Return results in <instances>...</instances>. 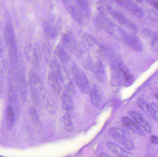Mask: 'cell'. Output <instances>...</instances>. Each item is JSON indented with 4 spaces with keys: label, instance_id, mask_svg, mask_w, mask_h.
Here are the masks:
<instances>
[{
    "label": "cell",
    "instance_id": "6da1fadb",
    "mask_svg": "<svg viewBox=\"0 0 158 157\" xmlns=\"http://www.w3.org/2000/svg\"><path fill=\"white\" fill-rule=\"evenodd\" d=\"M4 39L6 45L9 55L13 61H15L17 57V45L14 29L11 24L5 27Z\"/></svg>",
    "mask_w": 158,
    "mask_h": 157
},
{
    "label": "cell",
    "instance_id": "7a4b0ae2",
    "mask_svg": "<svg viewBox=\"0 0 158 157\" xmlns=\"http://www.w3.org/2000/svg\"><path fill=\"white\" fill-rule=\"evenodd\" d=\"M72 71L75 82L81 92L83 94L89 93L90 90L89 83L83 71L76 65L72 67Z\"/></svg>",
    "mask_w": 158,
    "mask_h": 157
},
{
    "label": "cell",
    "instance_id": "3957f363",
    "mask_svg": "<svg viewBox=\"0 0 158 157\" xmlns=\"http://www.w3.org/2000/svg\"><path fill=\"white\" fill-rule=\"evenodd\" d=\"M65 6L73 18L80 24L83 22L84 17L82 10L72 0H63Z\"/></svg>",
    "mask_w": 158,
    "mask_h": 157
},
{
    "label": "cell",
    "instance_id": "277c9868",
    "mask_svg": "<svg viewBox=\"0 0 158 157\" xmlns=\"http://www.w3.org/2000/svg\"><path fill=\"white\" fill-rule=\"evenodd\" d=\"M91 102L96 108H100L105 102V96L103 90L97 85L93 86L90 91Z\"/></svg>",
    "mask_w": 158,
    "mask_h": 157
},
{
    "label": "cell",
    "instance_id": "5b68a950",
    "mask_svg": "<svg viewBox=\"0 0 158 157\" xmlns=\"http://www.w3.org/2000/svg\"><path fill=\"white\" fill-rule=\"evenodd\" d=\"M123 40L131 49L135 51L141 52L143 49V44L138 37L134 34H128L124 31Z\"/></svg>",
    "mask_w": 158,
    "mask_h": 157
},
{
    "label": "cell",
    "instance_id": "8992f818",
    "mask_svg": "<svg viewBox=\"0 0 158 157\" xmlns=\"http://www.w3.org/2000/svg\"><path fill=\"white\" fill-rule=\"evenodd\" d=\"M108 10L110 15L119 23H120L121 25L127 27V28L131 29L132 30L136 31L137 28H136V26L131 20H129L124 15L118 11L112 9L110 7H108Z\"/></svg>",
    "mask_w": 158,
    "mask_h": 157
},
{
    "label": "cell",
    "instance_id": "52a82bcc",
    "mask_svg": "<svg viewBox=\"0 0 158 157\" xmlns=\"http://www.w3.org/2000/svg\"><path fill=\"white\" fill-rule=\"evenodd\" d=\"M122 5L137 18H142L144 14L142 9L132 0H122Z\"/></svg>",
    "mask_w": 158,
    "mask_h": 157
},
{
    "label": "cell",
    "instance_id": "ba28073f",
    "mask_svg": "<svg viewBox=\"0 0 158 157\" xmlns=\"http://www.w3.org/2000/svg\"><path fill=\"white\" fill-rule=\"evenodd\" d=\"M95 77L100 83H104L106 79V72L102 62L99 60L92 64V68Z\"/></svg>",
    "mask_w": 158,
    "mask_h": 157
},
{
    "label": "cell",
    "instance_id": "9c48e42d",
    "mask_svg": "<svg viewBox=\"0 0 158 157\" xmlns=\"http://www.w3.org/2000/svg\"><path fill=\"white\" fill-rule=\"evenodd\" d=\"M117 70L124 78V84L126 86L131 85L134 83V78L130 74L129 70L122 63L119 64L117 66Z\"/></svg>",
    "mask_w": 158,
    "mask_h": 157
},
{
    "label": "cell",
    "instance_id": "30bf717a",
    "mask_svg": "<svg viewBox=\"0 0 158 157\" xmlns=\"http://www.w3.org/2000/svg\"><path fill=\"white\" fill-rule=\"evenodd\" d=\"M48 81L55 95L59 96L61 91V82L59 78L52 72H51L48 75Z\"/></svg>",
    "mask_w": 158,
    "mask_h": 157
},
{
    "label": "cell",
    "instance_id": "8fae6325",
    "mask_svg": "<svg viewBox=\"0 0 158 157\" xmlns=\"http://www.w3.org/2000/svg\"><path fill=\"white\" fill-rule=\"evenodd\" d=\"M31 82L33 88V95L36 97L38 98V94H42L43 92L44 87L43 86L42 83L40 79L36 74L32 73L31 76Z\"/></svg>",
    "mask_w": 158,
    "mask_h": 157
},
{
    "label": "cell",
    "instance_id": "7c38bea8",
    "mask_svg": "<svg viewBox=\"0 0 158 157\" xmlns=\"http://www.w3.org/2000/svg\"><path fill=\"white\" fill-rule=\"evenodd\" d=\"M61 100L63 108L68 112H72L74 110V102L71 95L67 92H64L61 96Z\"/></svg>",
    "mask_w": 158,
    "mask_h": 157
},
{
    "label": "cell",
    "instance_id": "4fadbf2b",
    "mask_svg": "<svg viewBox=\"0 0 158 157\" xmlns=\"http://www.w3.org/2000/svg\"><path fill=\"white\" fill-rule=\"evenodd\" d=\"M121 121L123 124L129 130H131L136 134L143 135V132L140 129L138 124L133 121L131 119L127 117H123L121 118Z\"/></svg>",
    "mask_w": 158,
    "mask_h": 157
},
{
    "label": "cell",
    "instance_id": "5bb4252c",
    "mask_svg": "<svg viewBox=\"0 0 158 157\" xmlns=\"http://www.w3.org/2000/svg\"><path fill=\"white\" fill-rule=\"evenodd\" d=\"M107 147L110 150L113 152L114 154L119 157H132L133 156L131 153L126 151L124 149L119 146L116 143L112 142H108L107 143Z\"/></svg>",
    "mask_w": 158,
    "mask_h": 157
},
{
    "label": "cell",
    "instance_id": "9a60e30c",
    "mask_svg": "<svg viewBox=\"0 0 158 157\" xmlns=\"http://www.w3.org/2000/svg\"><path fill=\"white\" fill-rule=\"evenodd\" d=\"M109 134L114 140L120 143L122 145L125 143L128 139L125 135V133L123 130L117 127L111 128L109 131Z\"/></svg>",
    "mask_w": 158,
    "mask_h": 157
},
{
    "label": "cell",
    "instance_id": "2e32d148",
    "mask_svg": "<svg viewBox=\"0 0 158 157\" xmlns=\"http://www.w3.org/2000/svg\"><path fill=\"white\" fill-rule=\"evenodd\" d=\"M144 36L150 43L152 49H158V36L155 32L149 29H146L143 31Z\"/></svg>",
    "mask_w": 158,
    "mask_h": 157
},
{
    "label": "cell",
    "instance_id": "e0dca14e",
    "mask_svg": "<svg viewBox=\"0 0 158 157\" xmlns=\"http://www.w3.org/2000/svg\"><path fill=\"white\" fill-rule=\"evenodd\" d=\"M129 114L133 118L137 124L144 128L145 130L147 132H151L152 130H151V127L149 126V124L143 119V118L137 112L131 110L129 112Z\"/></svg>",
    "mask_w": 158,
    "mask_h": 157
},
{
    "label": "cell",
    "instance_id": "ac0fdd59",
    "mask_svg": "<svg viewBox=\"0 0 158 157\" xmlns=\"http://www.w3.org/2000/svg\"><path fill=\"white\" fill-rule=\"evenodd\" d=\"M62 42L66 48L72 51L76 47V41L74 37L70 33H66L62 37Z\"/></svg>",
    "mask_w": 158,
    "mask_h": 157
},
{
    "label": "cell",
    "instance_id": "d6986e66",
    "mask_svg": "<svg viewBox=\"0 0 158 157\" xmlns=\"http://www.w3.org/2000/svg\"><path fill=\"white\" fill-rule=\"evenodd\" d=\"M26 56L29 60L33 63H36L38 61V56L36 49L31 45L26 47L25 49Z\"/></svg>",
    "mask_w": 158,
    "mask_h": 157
},
{
    "label": "cell",
    "instance_id": "ffe728a7",
    "mask_svg": "<svg viewBox=\"0 0 158 157\" xmlns=\"http://www.w3.org/2000/svg\"><path fill=\"white\" fill-rule=\"evenodd\" d=\"M56 53L57 57L62 63L64 64L68 62L70 58L69 55L64 49V48L60 46H58L56 48Z\"/></svg>",
    "mask_w": 158,
    "mask_h": 157
},
{
    "label": "cell",
    "instance_id": "44dd1931",
    "mask_svg": "<svg viewBox=\"0 0 158 157\" xmlns=\"http://www.w3.org/2000/svg\"><path fill=\"white\" fill-rule=\"evenodd\" d=\"M44 28L47 36L52 38H55L57 34L56 28L49 22H45L44 25Z\"/></svg>",
    "mask_w": 158,
    "mask_h": 157
},
{
    "label": "cell",
    "instance_id": "7402d4cb",
    "mask_svg": "<svg viewBox=\"0 0 158 157\" xmlns=\"http://www.w3.org/2000/svg\"><path fill=\"white\" fill-rule=\"evenodd\" d=\"M63 122L65 128L67 131L71 132L73 131V124L71 117L69 113H67L63 117Z\"/></svg>",
    "mask_w": 158,
    "mask_h": 157
},
{
    "label": "cell",
    "instance_id": "603a6c76",
    "mask_svg": "<svg viewBox=\"0 0 158 157\" xmlns=\"http://www.w3.org/2000/svg\"><path fill=\"white\" fill-rule=\"evenodd\" d=\"M78 5L82 11H83L86 14H90V6L87 0H75Z\"/></svg>",
    "mask_w": 158,
    "mask_h": 157
},
{
    "label": "cell",
    "instance_id": "cb8c5ba5",
    "mask_svg": "<svg viewBox=\"0 0 158 157\" xmlns=\"http://www.w3.org/2000/svg\"><path fill=\"white\" fill-rule=\"evenodd\" d=\"M6 118L7 122L9 127H12L15 123V114L12 107L9 106L6 109Z\"/></svg>",
    "mask_w": 158,
    "mask_h": 157
},
{
    "label": "cell",
    "instance_id": "d4e9b609",
    "mask_svg": "<svg viewBox=\"0 0 158 157\" xmlns=\"http://www.w3.org/2000/svg\"><path fill=\"white\" fill-rule=\"evenodd\" d=\"M30 115L31 116L32 120L35 123H39L40 122L39 115H38L37 111H36V109H35L34 107H31L30 109Z\"/></svg>",
    "mask_w": 158,
    "mask_h": 157
},
{
    "label": "cell",
    "instance_id": "484cf974",
    "mask_svg": "<svg viewBox=\"0 0 158 157\" xmlns=\"http://www.w3.org/2000/svg\"><path fill=\"white\" fill-rule=\"evenodd\" d=\"M138 105L141 108L145 111H148L149 109V105L147 102L143 99H140L138 101Z\"/></svg>",
    "mask_w": 158,
    "mask_h": 157
},
{
    "label": "cell",
    "instance_id": "4316f807",
    "mask_svg": "<svg viewBox=\"0 0 158 157\" xmlns=\"http://www.w3.org/2000/svg\"><path fill=\"white\" fill-rule=\"evenodd\" d=\"M123 145L128 150H133L135 148V145L133 143L131 140L129 139H127Z\"/></svg>",
    "mask_w": 158,
    "mask_h": 157
},
{
    "label": "cell",
    "instance_id": "83f0119b",
    "mask_svg": "<svg viewBox=\"0 0 158 157\" xmlns=\"http://www.w3.org/2000/svg\"><path fill=\"white\" fill-rule=\"evenodd\" d=\"M149 17L155 21H158V13L155 10H151L149 12Z\"/></svg>",
    "mask_w": 158,
    "mask_h": 157
},
{
    "label": "cell",
    "instance_id": "f1b7e54d",
    "mask_svg": "<svg viewBox=\"0 0 158 157\" xmlns=\"http://www.w3.org/2000/svg\"><path fill=\"white\" fill-rule=\"evenodd\" d=\"M151 141L152 143L154 145L158 144V138L156 136L153 135L151 137Z\"/></svg>",
    "mask_w": 158,
    "mask_h": 157
},
{
    "label": "cell",
    "instance_id": "f546056e",
    "mask_svg": "<svg viewBox=\"0 0 158 157\" xmlns=\"http://www.w3.org/2000/svg\"><path fill=\"white\" fill-rule=\"evenodd\" d=\"M151 4L153 5L154 6H155V8L157 9V10H158V2H153L151 3Z\"/></svg>",
    "mask_w": 158,
    "mask_h": 157
},
{
    "label": "cell",
    "instance_id": "4dcf8cb0",
    "mask_svg": "<svg viewBox=\"0 0 158 157\" xmlns=\"http://www.w3.org/2000/svg\"><path fill=\"white\" fill-rule=\"evenodd\" d=\"M100 157H109L110 155L108 154H106V153H102V154H100Z\"/></svg>",
    "mask_w": 158,
    "mask_h": 157
},
{
    "label": "cell",
    "instance_id": "1f68e13d",
    "mask_svg": "<svg viewBox=\"0 0 158 157\" xmlns=\"http://www.w3.org/2000/svg\"><path fill=\"white\" fill-rule=\"evenodd\" d=\"M114 1L120 5H122V0H114Z\"/></svg>",
    "mask_w": 158,
    "mask_h": 157
},
{
    "label": "cell",
    "instance_id": "d6a6232c",
    "mask_svg": "<svg viewBox=\"0 0 158 157\" xmlns=\"http://www.w3.org/2000/svg\"><path fill=\"white\" fill-rule=\"evenodd\" d=\"M148 2L151 3L152 2H158V0H146Z\"/></svg>",
    "mask_w": 158,
    "mask_h": 157
},
{
    "label": "cell",
    "instance_id": "836d02e7",
    "mask_svg": "<svg viewBox=\"0 0 158 157\" xmlns=\"http://www.w3.org/2000/svg\"><path fill=\"white\" fill-rule=\"evenodd\" d=\"M155 96H156V98L157 100H158V94H156Z\"/></svg>",
    "mask_w": 158,
    "mask_h": 157
},
{
    "label": "cell",
    "instance_id": "e575fe53",
    "mask_svg": "<svg viewBox=\"0 0 158 157\" xmlns=\"http://www.w3.org/2000/svg\"><path fill=\"white\" fill-rule=\"evenodd\" d=\"M137 2H143V0H136Z\"/></svg>",
    "mask_w": 158,
    "mask_h": 157
}]
</instances>
